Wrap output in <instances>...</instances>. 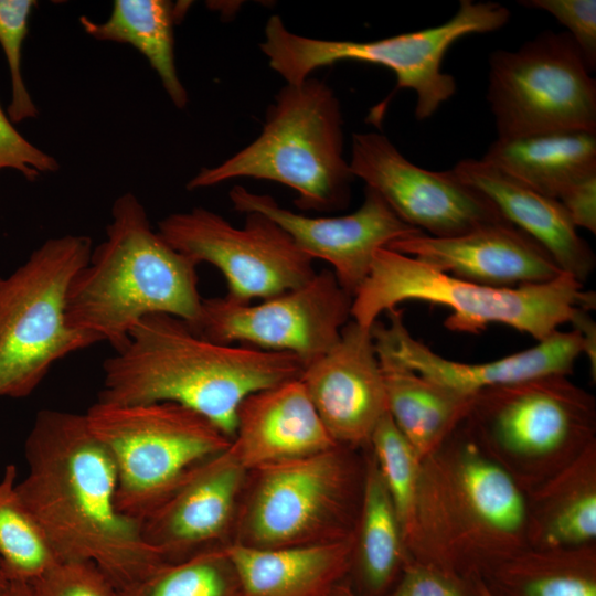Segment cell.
I'll return each instance as SVG.
<instances>
[{"instance_id": "obj_1", "label": "cell", "mask_w": 596, "mask_h": 596, "mask_svg": "<svg viewBox=\"0 0 596 596\" xmlns=\"http://www.w3.org/2000/svg\"><path fill=\"white\" fill-rule=\"evenodd\" d=\"M24 456L17 490L60 562H92L117 589L164 563L141 524L119 511L114 461L85 414L39 411Z\"/></svg>"}, {"instance_id": "obj_2", "label": "cell", "mask_w": 596, "mask_h": 596, "mask_svg": "<svg viewBox=\"0 0 596 596\" xmlns=\"http://www.w3.org/2000/svg\"><path fill=\"white\" fill-rule=\"evenodd\" d=\"M403 542L412 560L473 585L529 547L524 491L465 421L421 461Z\"/></svg>"}, {"instance_id": "obj_3", "label": "cell", "mask_w": 596, "mask_h": 596, "mask_svg": "<svg viewBox=\"0 0 596 596\" xmlns=\"http://www.w3.org/2000/svg\"><path fill=\"white\" fill-rule=\"evenodd\" d=\"M302 362L288 352L209 341L185 321L149 315L127 343L103 363L98 402H171L200 414L233 439L237 411L251 394L299 377Z\"/></svg>"}, {"instance_id": "obj_4", "label": "cell", "mask_w": 596, "mask_h": 596, "mask_svg": "<svg viewBox=\"0 0 596 596\" xmlns=\"http://www.w3.org/2000/svg\"><path fill=\"white\" fill-rule=\"evenodd\" d=\"M196 266L152 230L145 206L126 192L113 204L106 238L70 285L67 323L115 351L149 315H170L194 329L203 300Z\"/></svg>"}, {"instance_id": "obj_5", "label": "cell", "mask_w": 596, "mask_h": 596, "mask_svg": "<svg viewBox=\"0 0 596 596\" xmlns=\"http://www.w3.org/2000/svg\"><path fill=\"white\" fill-rule=\"evenodd\" d=\"M407 300L449 308L444 326L454 332L477 334L489 324L509 326L538 342L571 322L579 309L592 311L594 291L572 275L518 287H491L459 279L389 248H381L364 283L353 296L351 319L371 329L382 312Z\"/></svg>"}, {"instance_id": "obj_6", "label": "cell", "mask_w": 596, "mask_h": 596, "mask_svg": "<svg viewBox=\"0 0 596 596\" xmlns=\"http://www.w3.org/2000/svg\"><path fill=\"white\" fill-rule=\"evenodd\" d=\"M236 178L274 181L297 193L301 210L344 207L355 179L343 155L341 106L332 88L315 77L286 84L266 113L258 137L222 163L202 168L188 190Z\"/></svg>"}, {"instance_id": "obj_7", "label": "cell", "mask_w": 596, "mask_h": 596, "mask_svg": "<svg viewBox=\"0 0 596 596\" xmlns=\"http://www.w3.org/2000/svg\"><path fill=\"white\" fill-rule=\"evenodd\" d=\"M465 422L528 493L596 443V400L568 375H544L476 393Z\"/></svg>"}, {"instance_id": "obj_8", "label": "cell", "mask_w": 596, "mask_h": 596, "mask_svg": "<svg viewBox=\"0 0 596 596\" xmlns=\"http://www.w3.org/2000/svg\"><path fill=\"white\" fill-rule=\"evenodd\" d=\"M510 11L497 2L461 0L445 23L373 41L322 40L289 31L279 15L266 25L260 50L286 84L298 85L313 71L341 61H359L390 68L395 91L416 93L415 117L425 120L456 92L455 78L441 70L448 49L460 38L501 29Z\"/></svg>"}, {"instance_id": "obj_9", "label": "cell", "mask_w": 596, "mask_h": 596, "mask_svg": "<svg viewBox=\"0 0 596 596\" xmlns=\"http://www.w3.org/2000/svg\"><path fill=\"white\" fill-rule=\"evenodd\" d=\"M93 249L86 235L46 240L0 277V398L30 395L65 356L102 342L66 320V298Z\"/></svg>"}, {"instance_id": "obj_10", "label": "cell", "mask_w": 596, "mask_h": 596, "mask_svg": "<svg viewBox=\"0 0 596 596\" xmlns=\"http://www.w3.org/2000/svg\"><path fill=\"white\" fill-rule=\"evenodd\" d=\"M117 472L119 511L141 524L199 465L231 439L211 422L171 402H95L85 413Z\"/></svg>"}, {"instance_id": "obj_11", "label": "cell", "mask_w": 596, "mask_h": 596, "mask_svg": "<svg viewBox=\"0 0 596 596\" xmlns=\"http://www.w3.org/2000/svg\"><path fill=\"white\" fill-rule=\"evenodd\" d=\"M487 100L499 139L596 132V81L566 31L546 30L515 51L492 52Z\"/></svg>"}, {"instance_id": "obj_12", "label": "cell", "mask_w": 596, "mask_h": 596, "mask_svg": "<svg viewBox=\"0 0 596 596\" xmlns=\"http://www.w3.org/2000/svg\"><path fill=\"white\" fill-rule=\"evenodd\" d=\"M158 233L198 265L215 266L235 302L267 299L298 288L313 278L312 258L276 222L247 213L242 227L204 207L173 213L158 224Z\"/></svg>"}, {"instance_id": "obj_13", "label": "cell", "mask_w": 596, "mask_h": 596, "mask_svg": "<svg viewBox=\"0 0 596 596\" xmlns=\"http://www.w3.org/2000/svg\"><path fill=\"white\" fill-rule=\"evenodd\" d=\"M352 300L332 270H322L307 284L257 305L235 302L226 296L203 299L193 330L216 343L238 341L288 352L305 366L338 342L351 320Z\"/></svg>"}, {"instance_id": "obj_14", "label": "cell", "mask_w": 596, "mask_h": 596, "mask_svg": "<svg viewBox=\"0 0 596 596\" xmlns=\"http://www.w3.org/2000/svg\"><path fill=\"white\" fill-rule=\"evenodd\" d=\"M341 446L263 466L244 519L248 545L283 547L354 533L340 525L353 485Z\"/></svg>"}, {"instance_id": "obj_15", "label": "cell", "mask_w": 596, "mask_h": 596, "mask_svg": "<svg viewBox=\"0 0 596 596\" xmlns=\"http://www.w3.org/2000/svg\"><path fill=\"white\" fill-rule=\"evenodd\" d=\"M349 164L354 178L402 221L429 236L453 237L507 221L486 195L451 170L417 167L382 134H353Z\"/></svg>"}, {"instance_id": "obj_16", "label": "cell", "mask_w": 596, "mask_h": 596, "mask_svg": "<svg viewBox=\"0 0 596 596\" xmlns=\"http://www.w3.org/2000/svg\"><path fill=\"white\" fill-rule=\"evenodd\" d=\"M228 196L236 211L267 216L283 227L305 254L329 263L341 288L352 297L369 276L381 248L422 232L402 221L368 187L358 210L331 217L295 213L280 206L270 195L251 192L242 185H234Z\"/></svg>"}, {"instance_id": "obj_17", "label": "cell", "mask_w": 596, "mask_h": 596, "mask_svg": "<svg viewBox=\"0 0 596 596\" xmlns=\"http://www.w3.org/2000/svg\"><path fill=\"white\" fill-rule=\"evenodd\" d=\"M321 422L343 446L370 444L387 412L382 369L371 329L352 319L338 342L304 366L299 376Z\"/></svg>"}, {"instance_id": "obj_18", "label": "cell", "mask_w": 596, "mask_h": 596, "mask_svg": "<svg viewBox=\"0 0 596 596\" xmlns=\"http://www.w3.org/2000/svg\"><path fill=\"white\" fill-rule=\"evenodd\" d=\"M386 312L389 324L375 321L371 327L374 343L426 379L466 396L539 376L570 375L583 351L577 330H556L534 347L508 356L481 363L458 362L415 339L404 324L402 310L395 307Z\"/></svg>"}, {"instance_id": "obj_19", "label": "cell", "mask_w": 596, "mask_h": 596, "mask_svg": "<svg viewBox=\"0 0 596 596\" xmlns=\"http://www.w3.org/2000/svg\"><path fill=\"white\" fill-rule=\"evenodd\" d=\"M386 248L453 277L491 287L542 284L564 273L543 246L508 221L453 237L419 232Z\"/></svg>"}, {"instance_id": "obj_20", "label": "cell", "mask_w": 596, "mask_h": 596, "mask_svg": "<svg viewBox=\"0 0 596 596\" xmlns=\"http://www.w3.org/2000/svg\"><path fill=\"white\" fill-rule=\"evenodd\" d=\"M246 471L231 447L195 467L141 523L146 543L163 562L209 549L230 526Z\"/></svg>"}, {"instance_id": "obj_21", "label": "cell", "mask_w": 596, "mask_h": 596, "mask_svg": "<svg viewBox=\"0 0 596 596\" xmlns=\"http://www.w3.org/2000/svg\"><path fill=\"white\" fill-rule=\"evenodd\" d=\"M338 446L300 377H296L257 391L242 402L230 447L246 470H256Z\"/></svg>"}, {"instance_id": "obj_22", "label": "cell", "mask_w": 596, "mask_h": 596, "mask_svg": "<svg viewBox=\"0 0 596 596\" xmlns=\"http://www.w3.org/2000/svg\"><path fill=\"white\" fill-rule=\"evenodd\" d=\"M451 171L486 195L508 222L543 246L562 272L583 284L593 274L595 254L557 199L534 191L481 159L460 160Z\"/></svg>"}, {"instance_id": "obj_23", "label": "cell", "mask_w": 596, "mask_h": 596, "mask_svg": "<svg viewBox=\"0 0 596 596\" xmlns=\"http://www.w3.org/2000/svg\"><path fill=\"white\" fill-rule=\"evenodd\" d=\"M223 550L242 596H327L353 563L355 532L304 545L258 547L235 542Z\"/></svg>"}, {"instance_id": "obj_24", "label": "cell", "mask_w": 596, "mask_h": 596, "mask_svg": "<svg viewBox=\"0 0 596 596\" xmlns=\"http://www.w3.org/2000/svg\"><path fill=\"white\" fill-rule=\"evenodd\" d=\"M525 497L529 547H574L595 543L596 443Z\"/></svg>"}, {"instance_id": "obj_25", "label": "cell", "mask_w": 596, "mask_h": 596, "mask_svg": "<svg viewBox=\"0 0 596 596\" xmlns=\"http://www.w3.org/2000/svg\"><path fill=\"white\" fill-rule=\"evenodd\" d=\"M383 373L387 412L422 461L466 419L472 396L444 387L375 344Z\"/></svg>"}, {"instance_id": "obj_26", "label": "cell", "mask_w": 596, "mask_h": 596, "mask_svg": "<svg viewBox=\"0 0 596 596\" xmlns=\"http://www.w3.org/2000/svg\"><path fill=\"white\" fill-rule=\"evenodd\" d=\"M534 191L554 199L596 173V132L551 131L497 138L481 158Z\"/></svg>"}, {"instance_id": "obj_27", "label": "cell", "mask_w": 596, "mask_h": 596, "mask_svg": "<svg viewBox=\"0 0 596 596\" xmlns=\"http://www.w3.org/2000/svg\"><path fill=\"white\" fill-rule=\"evenodd\" d=\"M188 7L167 0H115L104 22L82 15L79 23L98 41L125 43L138 50L159 76L172 104L183 109L188 93L175 67L173 28Z\"/></svg>"}, {"instance_id": "obj_28", "label": "cell", "mask_w": 596, "mask_h": 596, "mask_svg": "<svg viewBox=\"0 0 596 596\" xmlns=\"http://www.w3.org/2000/svg\"><path fill=\"white\" fill-rule=\"evenodd\" d=\"M482 584L491 596H596V543L528 547L493 568Z\"/></svg>"}, {"instance_id": "obj_29", "label": "cell", "mask_w": 596, "mask_h": 596, "mask_svg": "<svg viewBox=\"0 0 596 596\" xmlns=\"http://www.w3.org/2000/svg\"><path fill=\"white\" fill-rule=\"evenodd\" d=\"M354 557L370 596L393 587L407 558L395 508L373 457L364 469Z\"/></svg>"}, {"instance_id": "obj_30", "label": "cell", "mask_w": 596, "mask_h": 596, "mask_svg": "<svg viewBox=\"0 0 596 596\" xmlns=\"http://www.w3.org/2000/svg\"><path fill=\"white\" fill-rule=\"evenodd\" d=\"M17 477L9 464L0 479V560L10 579L32 583L60 561L19 496Z\"/></svg>"}, {"instance_id": "obj_31", "label": "cell", "mask_w": 596, "mask_h": 596, "mask_svg": "<svg viewBox=\"0 0 596 596\" xmlns=\"http://www.w3.org/2000/svg\"><path fill=\"white\" fill-rule=\"evenodd\" d=\"M118 593L119 596H242L223 546L205 549L178 562H164Z\"/></svg>"}, {"instance_id": "obj_32", "label": "cell", "mask_w": 596, "mask_h": 596, "mask_svg": "<svg viewBox=\"0 0 596 596\" xmlns=\"http://www.w3.org/2000/svg\"><path fill=\"white\" fill-rule=\"evenodd\" d=\"M369 446L395 508L403 535L414 507L421 460L389 412L374 428Z\"/></svg>"}, {"instance_id": "obj_33", "label": "cell", "mask_w": 596, "mask_h": 596, "mask_svg": "<svg viewBox=\"0 0 596 596\" xmlns=\"http://www.w3.org/2000/svg\"><path fill=\"white\" fill-rule=\"evenodd\" d=\"M36 4L33 0H0V45L11 78V100L7 114L12 123L35 118L39 114L21 71L22 46L29 32V19Z\"/></svg>"}, {"instance_id": "obj_34", "label": "cell", "mask_w": 596, "mask_h": 596, "mask_svg": "<svg viewBox=\"0 0 596 596\" xmlns=\"http://www.w3.org/2000/svg\"><path fill=\"white\" fill-rule=\"evenodd\" d=\"M39 596H119L102 570L87 561H62L31 583Z\"/></svg>"}, {"instance_id": "obj_35", "label": "cell", "mask_w": 596, "mask_h": 596, "mask_svg": "<svg viewBox=\"0 0 596 596\" xmlns=\"http://www.w3.org/2000/svg\"><path fill=\"white\" fill-rule=\"evenodd\" d=\"M521 6L552 14L575 41L588 71L596 68L595 0H523Z\"/></svg>"}, {"instance_id": "obj_36", "label": "cell", "mask_w": 596, "mask_h": 596, "mask_svg": "<svg viewBox=\"0 0 596 596\" xmlns=\"http://www.w3.org/2000/svg\"><path fill=\"white\" fill-rule=\"evenodd\" d=\"M390 596H480L478 584L453 577L407 556Z\"/></svg>"}, {"instance_id": "obj_37", "label": "cell", "mask_w": 596, "mask_h": 596, "mask_svg": "<svg viewBox=\"0 0 596 596\" xmlns=\"http://www.w3.org/2000/svg\"><path fill=\"white\" fill-rule=\"evenodd\" d=\"M14 169L34 182L43 173L56 172L57 160L29 142L0 107V170Z\"/></svg>"}, {"instance_id": "obj_38", "label": "cell", "mask_w": 596, "mask_h": 596, "mask_svg": "<svg viewBox=\"0 0 596 596\" xmlns=\"http://www.w3.org/2000/svg\"><path fill=\"white\" fill-rule=\"evenodd\" d=\"M577 227L596 234V173L567 188L557 199Z\"/></svg>"}, {"instance_id": "obj_39", "label": "cell", "mask_w": 596, "mask_h": 596, "mask_svg": "<svg viewBox=\"0 0 596 596\" xmlns=\"http://www.w3.org/2000/svg\"><path fill=\"white\" fill-rule=\"evenodd\" d=\"M590 311L579 309L572 318L573 329L577 330L582 339V354L588 359L590 375L596 379V323L589 315Z\"/></svg>"}, {"instance_id": "obj_40", "label": "cell", "mask_w": 596, "mask_h": 596, "mask_svg": "<svg viewBox=\"0 0 596 596\" xmlns=\"http://www.w3.org/2000/svg\"><path fill=\"white\" fill-rule=\"evenodd\" d=\"M0 596H39L29 582L10 579L7 586L0 590Z\"/></svg>"}, {"instance_id": "obj_41", "label": "cell", "mask_w": 596, "mask_h": 596, "mask_svg": "<svg viewBox=\"0 0 596 596\" xmlns=\"http://www.w3.org/2000/svg\"><path fill=\"white\" fill-rule=\"evenodd\" d=\"M327 596H361L351 586L339 583Z\"/></svg>"}, {"instance_id": "obj_42", "label": "cell", "mask_w": 596, "mask_h": 596, "mask_svg": "<svg viewBox=\"0 0 596 596\" xmlns=\"http://www.w3.org/2000/svg\"><path fill=\"white\" fill-rule=\"evenodd\" d=\"M10 582V578L6 572V568L0 560V590L3 589L7 584Z\"/></svg>"}, {"instance_id": "obj_43", "label": "cell", "mask_w": 596, "mask_h": 596, "mask_svg": "<svg viewBox=\"0 0 596 596\" xmlns=\"http://www.w3.org/2000/svg\"><path fill=\"white\" fill-rule=\"evenodd\" d=\"M478 590H479L480 596H491L489 592L487 590V588L485 587V585L482 584V582L478 583Z\"/></svg>"}]
</instances>
